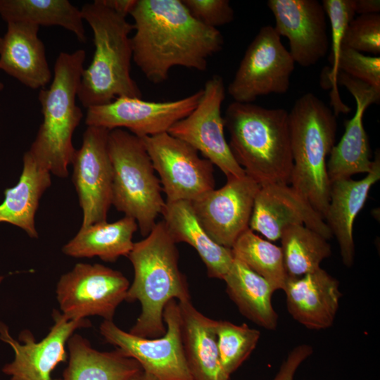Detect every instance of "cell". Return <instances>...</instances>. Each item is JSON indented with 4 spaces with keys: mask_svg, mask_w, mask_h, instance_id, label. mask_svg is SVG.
<instances>
[{
    "mask_svg": "<svg viewBox=\"0 0 380 380\" xmlns=\"http://www.w3.org/2000/svg\"><path fill=\"white\" fill-rule=\"evenodd\" d=\"M130 15L132 60L153 84L166 81L175 66L205 71L222 49L218 29L198 21L182 0H137Z\"/></svg>",
    "mask_w": 380,
    "mask_h": 380,
    "instance_id": "obj_1",
    "label": "cell"
},
{
    "mask_svg": "<svg viewBox=\"0 0 380 380\" xmlns=\"http://www.w3.org/2000/svg\"><path fill=\"white\" fill-rule=\"evenodd\" d=\"M223 118L232 153L247 176L260 186L290 184L293 158L287 110L234 101Z\"/></svg>",
    "mask_w": 380,
    "mask_h": 380,
    "instance_id": "obj_2",
    "label": "cell"
},
{
    "mask_svg": "<svg viewBox=\"0 0 380 380\" xmlns=\"http://www.w3.org/2000/svg\"><path fill=\"white\" fill-rule=\"evenodd\" d=\"M127 258L134 275L125 300H138L141 305L129 332L144 338L160 337L166 330L163 311L167 303L172 299L191 300L186 278L179 268L176 243L163 220L156 222L144 239L134 243Z\"/></svg>",
    "mask_w": 380,
    "mask_h": 380,
    "instance_id": "obj_3",
    "label": "cell"
},
{
    "mask_svg": "<svg viewBox=\"0 0 380 380\" xmlns=\"http://www.w3.org/2000/svg\"><path fill=\"white\" fill-rule=\"evenodd\" d=\"M83 20L93 32L94 53L84 68L77 99L86 108L108 103L119 97L141 98L142 93L130 73L133 25L127 17L108 7L103 0L85 4Z\"/></svg>",
    "mask_w": 380,
    "mask_h": 380,
    "instance_id": "obj_4",
    "label": "cell"
},
{
    "mask_svg": "<svg viewBox=\"0 0 380 380\" xmlns=\"http://www.w3.org/2000/svg\"><path fill=\"white\" fill-rule=\"evenodd\" d=\"M85 56L83 49L60 53L49 87L41 89L38 95L43 119L28 151L60 178L68 177L76 150L72 136L83 117L76 99Z\"/></svg>",
    "mask_w": 380,
    "mask_h": 380,
    "instance_id": "obj_5",
    "label": "cell"
},
{
    "mask_svg": "<svg viewBox=\"0 0 380 380\" xmlns=\"http://www.w3.org/2000/svg\"><path fill=\"white\" fill-rule=\"evenodd\" d=\"M289 125L293 158L290 184L324 220L331 187L327 157L335 145L336 116L319 97L308 92L289 112Z\"/></svg>",
    "mask_w": 380,
    "mask_h": 380,
    "instance_id": "obj_6",
    "label": "cell"
},
{
    "mask_svg": "<svg viewBox=\"0 0 380 380\" xmlns=\"http://www.w3.org/2000/svg\"><path fill=\"white\" fill-rule=\"evenodd\" d=\"M108 146L113 167L112 205L135 220L141 236H146L165 203L160 179L140 137L114 129L109 132Z\"/></svg>",
    "mask_w": 380,
    "mask_h": 380,
    "instance_id": "obj_7",
    "label": "cell"
},
{
    "mask_svg": "<svg viewBox=\"0 0 380 380\" xmlns=\"http://www.w3.org/2000/svg\"><path fill=\"white\" fill-rule=\"evenodd\" d=\"M165 334L158 338H144L127 332L104 320L101 336L125 356L135 360L156 380H194L189 369L182 341L181 316L177 300H170L163 311Z\"/></svg>",
    "mask_w": 380,
    "mask_h": 380,
    "instance_id": "obj_8",
    "label": "cell"
},
{
    "mask_svg": "<svg viewBox=\"0 0 380 380\" xmlns=\"http://www.w3.org/2000/svg\"><path fill=\"white\" fill-rule=\"evenodd\" d=\"M294 69L295 62L274 26H262L248 45L227 93L239 103L285 94Z\"/></svg>",
    "mask_w": 380,
    "mask_h": 380,
    "instance_id": "obj_9",
    "label": "cell"
},
{
    "mask_svg": "<svg viewBox=\"0 0 380 380\" xmlns=\"http://www.w3.org/2000/svg\"><path fill=\"white\" fill-rule=\"evenodd\" d=\"M129 285L118 270L98 263H77L57 283L61 313L68 319L99 316L113 321L117 308L126 300Z\"/></svg>",
    "mask_w": 380,
    "mask_h": 380,
    "instance_id": "obj_10",
    "label": "cell"
},
{
    "mask_svg": "<svg viewBox=\"0 0 380 380\" xmlns=\"http://www.w3.org/2000/svg\"><path fill=\"white\" fill-rule=\"evenodd\" d=\"M168 202H193L215 189L213 165L168 132L140 137Z\"/></svg>",
    "mask_w": 380,
    "mask_h": 380,
    "instance_id": "obj_11",
    "label": "cell"
},
{
    "mask_svg": "<svg viewBox=\"0 0 380 380\" xmlns=\"http://www.w3.org/2000/svg\"><path fill=\"white\" fill-rule=\"evenodd\" d=\"M202 89L196 107L167 132L201 153L221 170L227 179L244 177L246 172L234 159L224 137L221 107L226 91L222 77L212 76Z\"/></svg>",
    "mask_w": 380,
    "mask_h": 380,
    "instance_id": "obj_12",
    "label": "cell"
},
{
    "mask_svg": "<svg viewBox=\"0 0 380 380\" xmlns=\"http://www.w3.org/2000/svg\"><path fill=\"white\" fill-rule=\"evenodd\" d=\"M108 129L87 126L72 157V182L82 211L81 227L107 221L113 198Z\"/></svg>",
    "mask_w": 380,
    "mask_h": 380,
    "instance_id": "obj_13",
    "label": "cell"
},
{
    "mask_svg": "<svg viewBox=\"0 0 380 380\" xmlns=\"http://www.w3.org/2000/svg\"><path fill=\"white\" fill-rule=\"evenodd\" d=\"M202 94L201 89L186 97L162 102L119 97L108 103L87 108L85 124L108 130L125 128L139 137L157 135L167 132L186 117L196 107Z\"/></svg>",
    "mask_w": 380,
    "mask_h": 380,
    "instance_id": "obj_14",
    "label": "cell"
},
{
    "mask_svg": "<svg viewBox=\"0 0 380 380\" xmlns=\"http://www.w3.org/2000/svg\"><path fill=\"white\" fill-rule=\"evenodd\" d=\"M53 318L49 334L39 341L27 329L20 333L17 341L10 334L8 327L0 322V340L14 352L13 361L2 369L10 380H51L52 371L67 360L65 344L75 330L91 325L87 319H68L56 310Z\"/></svg>",
    "mask_w": 380,
    "mask_h": 380,
    "instance_id": "obj_15",
    "label": "cell"
},
{
    "mask_svg": "<svg viewBox=\"0 0 380 380\" xmlns=\"http://www.w3.org/2000/svg\"><path fill=\"white\" fill-rule=\"evenodd\" d=\"M260 186L246 175L228 179L191 202L201 225L219 245L232 248L238 237L249 228L256 194Z\"/></svg>",
    "mask_w": 380,
    "mask_h": 380,
    "instance_id": "obj_16",
    "label": "cell"
},
{
    "mask_svg": "<svg viewBox=\"0 0 380 380\" xmlns=\"http://www.w3.org/2000/svg\"><path fill=\"white\" fill-rule=\"evenodd\" d=\"M274 29L289 40V53L302 67L315 65L327 54V15L317 0H269Z\"/></svg>",
    "mask_w": 380,
    "mask_h": 380,
    "instance_id": "obj_17",
    "label": "cell"
},
{
    "mask_svg": "<svg viewBox=\"0 0 380 380\" xmlns=\"http://www.w3.org/2000/svg\"><path fill=\"white\" fill-rule=\"evenodd\" d=\"M303 224L329 239L333 235L320 214L291 186H260L255 198L249 228L268 241L280 239L288 227Z\"/></svg>",
    "mask_w": 380,
    "mask_h": 380,
    "instance_id": "obj_18",
    "label": "cell"
},
{
    "mask_svg": "<svg viewBox=\"0 0 380 380\" xmlns=\"http://www.w3.org/2000/svg\"><path fill=\"white\" fill-rule=\"evenodd\" d=\"M336 83L344 86L356 103L353 117L345 122V132L333 147L327 169L330 182L350 178L359 173H368L373 165L367 134L363 125L366 109L380 100V91L369 84L338 71Z\"/></svg>",
    "mask_w": 380,
    "mask_h": 380,
    "instance_id": "obj_19",
    "label": "cell"
},
{
    "mask_svg": "<svg viewBox=\"0 0 380 380\" xmlns=\"http://www.w3.org/2000/svg\"><path fill=\"white\" fill-rule=\"evenodd\" d=\"M284 291L295 320L310 329L332 326L342 294L338 281L327 271L319 267L299 277H288Z\"/></svg>",
    "mask_w": 380,
    "mask_h": 380,
    "instance_id": "obj_20",
    "label": "cell"
},
{
    "mask_svg": "<svg viewBox=\"0 0 380 380\" xmlns=\"http://www.w3.org/2000/svg\"><path fill=\"white\" fill-rule=\"evenodd\" d=\"M0 49V70L32 89H43L53 74L39 39L38 25L8 23Z\"/></svg>",
    "mask_w": 380,
    "mask_h": 380,
    "instance_id": "obj_21",
    "label": "cell"
},
{
    "mask_svg": "<svg viewBox=\"0 0 380 380\" xmlns=\"http://www.w3.org/2000/svg\"><path fill=\"white\" fill-rule=\"evenodd\" d=\"M380 179V156L376 152L371 170L360 180L341 179L331 183L329 203L324 221L338 243L343 263L348 267L355 258L353 224L362 209L371 187Z\"/></svg>",
    "mask_w": 380,
    "mask_h": 380,
    "instance_id": "obj_22",
    "label": "cell"
},
{
    "mask_svg": "<svg viewBox=\"0 0 380 380\" xmlns=\"http://www.w3.org/2000/svg\"><path fill=\"white\" fill-rule=\"evenodd\" d=\"M182 341L186 363L194 380H229L219 353L217 320L200 312L191 300L178 302Z\"/></svg>",
    "mask_w": 380,
    "mask_h": 380,
    "instance_id": "obj_23",
    "label": "cell"
},
{
    "mask_svg": "<svg viewBox=\"0 0 380 380\" xmlns=\"http://www.w3.org/2000/svg\"><path fill=\"white\" fill-rule=\"evenodd\" d=\"M161 215L174 241L191 246L205 265L208 276L223 280L234 258L232 249L210 238L198 222L191 202L165 201Z\"/></svg>",
    "mask_w": 380,
    "mask_h": 380,
    "instance_id": "obj_24",
    "label": "cell"
},
{
    "mask_svg": "<svg viewBox=\"0 0 380 380\" xmlns=\"http://www.w3.org/2000/svg\"><path fill=\"white\" fill-rule=\"evenodd\" d=\"M51 172L27 151L23 157V170L18 183L6 188L0 203V223L23 229L30 238L37 239L35 215L39 201L51 184Z\"/></svg>",
    "mask_w": 380,
    "mask_h": 380,
    "instance_id": "obj_25",
    "label": "cell"
},
{
    "mask_svg": "<svg viewBox=\"0 0 380 380\" xmlns=\"http://www.w3.org/2000/svg\"><path fill=\"white\" fill-rule=\"evenodd\" d=\"M67 345L69 359L63 380H127L142 369L135 360L118 349L99 351L77 334L70 337Z\"/></svg>",
    "mask_w": 380,
    "mask_h": 380,
    "instance_id": "obj_26",
    "label": "cell"
},
{
    "mask_svg": "<svg viewBox=\"0 0 380 380\" xmlns=\"http://www.w3.org/2000/svg\"><path fill=\"white\" fill-rule=\"evenodd\" d=\"M138 229L132 217L125 216L113 222H99L81 227L75 236L62 248V252L76 258L99 257L105 262H115L120 257H127L134 242L132 237Z\"/></svg>",
    "mask_w": 380,
    "mask_h": 380,
    "instance_id": "obj_27",
    "label": "cell"
},
{
    "mask_svg": "<svg viewBox=\"0 0 380 380\" xmlns=\"http://www.w3.org/2000/svg\"><path fill=\"white\" fill-rule=\"evenodd\" d=\"M223 280L227 294L243 315L268 330L277 328L278 315L272 303L276 290L268 281L235 258Z\"/></svg>",
    "mask_w": 380,
    "mask_h": 380,
    "instance_id": "obj_28",
    "label": "cell"
},
{
    "mask_svg": "<svg viewBox=\"0 0 380 380\" xmlns=\"http://www.w3.org/2000/svg\"><path fill=\"white\" fill-rule=\"evenodd\" d=\"M0 17L6 23L60 26L80 42L87 40L81 10L68 0H0Z\"/></svg>",
    "mask_w": 380,
    "mask_h": 380,
    "instance_id": "obj_29",
    "label": "cell"
},
{
    "mask_svg": "<svg viewBox=\"0 0 380 380\" xmlns=\"http://www.w3.org/2000/svg\"><path fill=\"white\" fill-rule=\"evenodd\" d=\"M280 239L288 277H299L319 269L331 254L327 239L303 224L286 227Z\"/></svg>",
    "mask_w": 380,
    "mask_h": 380,
    "instance_id": "obj_30",
    "label": "cell"
},
{
    "mask_svg": "<svg viewBox=\"0 0 380 380\" xmlns=\"http://www.w3.org/2000/svg\"><path fill=\"white\" fill-rule=\"evenodd\" d=\"M234 257L268 281L275 290L284 291L288 279L281 247L262 239L250 228L232 247Z\"/></svg>",
    "mask_w": 380,
    "mask_h": 380,
    "instance_id": "obj_31",
    "label": "cell"
},
{
    "mask_svg": "<svg viewBox=\"0 0 380 380\" xmlns=\"http://www.w3.org/2000/svg\"><path fill=\"white\" fill-rule=\"evenodd\" d=\"M322 6L329 18L331 30V52L330 61L331 68L326 67L322 74V85L331 88V106L337 117L339 113H347L351 108L341 99L336 75L338 61L342 49L345 31L349 23L355 18V13L353 0H323Z\"/></svg>",
    "mask_w": 380,
    "mask_h": 380,
    "instance_id": "obj_32",
    "label": "cell"
},
{
    "mask_svg": "<svg viewBox=\"0 0 380 380\" xmlns=\"http://www.w3.org/2000/svg\"><path fill=\"white\" fill-rule=\"evenodd\" d=\"M216 334L221 363L230 376L249 357L260 336L258 330L243 323L217 320Z\"/></svg>",
    "mask_w": 380,
    "mask_h": 380,
    "instance_id": "obj_33",
    "label": "cell"
},
{
    "mask_svg": "<svg viewBox=\"0 0 380 380\" xmlns=\"http://www.w3.org/2000/svg\"><path fill=\"white\" fill-rule=\"evenodd\" d=\"M342 47L374 55L380 53V14L359 15L348 25Z\"/></svg>",
    "mask_w": 380,
    "mask_h": 380,
    "instance_id": "obj_34",
    "label": "cell"
},
{
    "mask_svg": "<svg viewBox=\"0 0 380 380\" xmlns=\"http://www.w3.org/2000/svg\"><path fill=\"white\" fill-rule=\"evenodd\" d=\"M337 69L338 72H343L380 91L379 56H369L357 51L342 47Z\"/></svg>",
    "mask_w": 380,
    "mask_h": 380,
    "instance_id": "obj_35",
    "label": "cell"
},
{
    "mask_svg": "<svg viewBox=\"0 0 380 380\" xmlns=\"http://www.w3.org/2000/svg\"><path fill=\"white\" fill-rule=\"evenodd\" d=\"M192 16L205 26L216 28L231 23L234 12L228 0H182Z\"/></svg>",
    "mask_w": 380,
    "mask_h": 380,
    "instance_id": "obj_36",
    "label": "cell"
},
{
    "mask_svg": "<svg viewBox=\"0 0 380 380\" xmlns=\"http://www.w3.org/2000/svg\"><path fill=\"white\" fill-rule=\"evenodd\" d=\"M312 353V348L308 344H301L294 348L283 362L272 380H293L298 367Z\"/></svg>",
    "mask_w": 380,
    "mask_h": 380,
    "instance_id": "obj_37",
    "label": "cell"
},
{
    "mask_svg": "<svg viewBox=\"0 0 380 380\" xmlns=\"http://www.w3.org/2000/svg\"><path fill=\"white\" fill-rule=\"evenodd\" d=\"M353 6L355 13L360 15L379 13V0H353Z\"/></svg>",
    "mask_w": 380,
    "mask_h": 380,
    "instance_id": "obj_38",
    "label": "cell"
},
{
    "mask_svg": "<svg viewBox=\"0 0 380 380\" xmlns=\"http://www.w3.org/2000/svg\"><path fill=\"white\" fill-rule=\"evenodd\" d=\"M114 11L127 17L134 9L137 0H103Z\"/></svg>",
    "mask_w": 380,
    "mask_h": 380,
    "instance_id": "obj_39",
    "label": "cell"
},
{
    "mask_svg": "<svg viewBox=\"0 0 380 380\" xmlns=\"http://www.w3.org/2000/svg\"><path fill=\"white\" fill-rule=\"evenodd\" d=\"M127 380H156L152 375L146 373L143 369L132 375Z\"/></svg>",
    "mask_w": 380,
    "mask_h": 380,
    "instance_id": "obj_40",
    "label": "cell"
},
{
    "mask_svg": "<svg viewBox=\"0 0 380 380\" xmlns=\"http://www.w3.org/2000/svg\"><path fill=\"white\" fill-rule=\"evenodd\" d=\"M4 83L0 80V92L4 89Z\"/></svg>",
    "mask_w": 380,
    "mask_h": 380,
    "instance_id": "obj_41",
    "label": "cell"
},
{
    "mask_svg": "<svg viewBox=\"0 0 380 380\" xmlns=\"http://www.w3.org/2000/svg\"><path fill=\"white\" fill-rule=\"evenodd\" d=\"M4 278V277L3 276H1V275H0V284H1V281H3Z\"/></svg>",
    "mask_w": 380,
    "mask_h": 380,
    "instance_id": "obj_42",
    "label": "cell"
},
{
    "mask_svg": "<svg viewBox=\"0 0 380 380\" xmlns=\"http://www.w3.org/2000/svg\"><path fill=\"white\" fill-rule=\"evenodd\" d=\"M1 43H2V37H0V49L1 46Z\"/></svg>",
    "mask_w": 380,
    "mask_h": 380,
    "instance_id": "obj_43",
    "label": "cell"
}]
</instances>
